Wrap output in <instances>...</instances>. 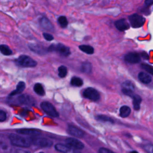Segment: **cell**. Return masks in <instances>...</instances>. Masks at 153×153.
<instances>
[{
  "label": "cell",
  "mask_w": 153,
  "mask_h": 153,
  "mask_svg": "<svg viewBox=\"0 0 153 153\" xmlns=\"http://www.w3.org/2000/svg\"><path fill=\"white\" fill-rule=\"evenodd\" d=\"M9 139L12 145L22 148L29 147L32 143L31 139L14 133L9 135Z\"/></svg>",
  "instance_id": "cell-1"
},
{
  "label": "cell",
  "mask_w": 153,
  "mask_h": 153,
  "mask_svg": "<svg viewBox=\"0 0 153 153\" xmlns=\"http://www.w3.org/2000/svg\"><path fill=\"white\" fill-rule=\"evenodd\" d=\"M47 49L48 51L49 52L57 51L61 56L65 57L69 56L71 53L70 48L61 43H59L57 44H51L47 48Z\"/></svg>",
  "instance_id": "cell-2"
},
{
  "label": "cell",
  "mask_w": 153,
  "mask_h": 153,
  "mask_svg": "<svg viewBox=\"0 0 153 153\" xmlns=\"http://www.w3.org/2000/svg\"><path fill=\"white\" fill-rule=\"evenodd\" d=\"M15 61L17 65L25 68H33L37 65L35 60L26 55L20 56Z\"/></svg>",
  "instance_id": "cell-3"
},
{
  "label": "cell",
  "mask_w": 153,
  "mask_h": 153,
  "mask_svg": "<svg viewBox=\"0 0 153 153\" xmlns=\"http://www.w3.org/2000/svg\"><path fill=\"white\" fill-rule=\"evenodd\" d=\"M128 20L131 26L134 28L140 27L145 22V18L137 14H133L128 17Z\"/></svg>",
  "instance_id": "cell-4"
},
{
  "label": "cell",
  "mask_w": 153,
  "mask_h": 153,
  "mask_svg": "<svg viewBox=\"0 0 153 153\" xmlns=\"http://www.w3.org/2000/svg\"><path fill=\"white\" fill-rule=\"evenodd\" d=\"M41 109L49 116L52 117H59V113L56 111L54 106L48 102H42L41 105Z\"/></svg>",
  "instance_id": "cell-5"
},
{
  "label": "cell",
  "mask_w": 153,
  "mask_h": 153,
  "mask_svg": "<svg viewBox=\"0 0 153 153\" xmlns=\"http://www.w3.org/2000/svg\"><path fill=\"white\" fill-rule=\"evenodd\" d=\"M82 94L85 98L94 102L97 101L100 99L99 93L97 90L92 87H88L85 88L83 91Z\"/></svg>",
  "instance_id": "cell-6"
},
{
  "label": "cell",
  "mask_w": 153,
  "mask_h": 153,
  "mask_svg": "<svg viewBox=\"0 0 153 153\" xmlns=\"http://www.w3.org/2000/svg\"><path fill=\"white\" fill-rule=\"evenodd\" d=\"M32 143L39 147L41 148H48L51 147L53 145V142L47 138L40 137L35 136L30 139Z\"/></svg>",
  "instance_id": "cell-7"
},
{
  "label": "cell",
  "mask_w": 153,
  "mask_h": 153,
  "mask_svg": "<svg viewBox=\"0 0 153 153\" xmlns=\"http://www.w3.org/2000/svg\"><path fill=\"white\" fill-rule=\"evenodd\" d=\"M17 102L19 104L22 105H30L33 106L35 105L36 102L33 97H32L31 96L28 94H22L20 95L17 97L16 99Z\"/></svg>",
  "instance_id": "cell-8"
},
{
  "label": "cell",
  "mask_w": 153,
  "mask_h": 153,
  "mask_svg": "<svg viewBox=\"0 0 153 153\" xmlns=\"http://www.w3.org/2000/svg\"><path fill=\"white\" fill-rule=\"evenodd\" d=\"M134 84L130 81H126L122 84V92L127 96L132 97L134 96Z\"/></svg>",
  "instance_id": "cell-9"
},
{
  "label": "cell",
  "mask_w": 153,
  "mask_h": 153,
  "mask_svg": "<svg viewBox=\"0 0 153 153\" xmlns=\"http://www.w3.org/2000/svg\"><path fill=\"white\" fill-rule=\"evenodd\" d=\"M66 145L72 148L76 149H81L84 147L82 142L74 137H68L65 140Z\"/></svg>",
  "instance_id": "cell-10"
},
{
  "label": "cell",
  "mask_w": 153,
  "mask_h": 153,
  "mask_svg": "<svg viewBox=\"0 0 153 153\" xmlns=\"http://www.w3.org/2000/svg\"><path fill=\"white\" fill-rule=\"evenodd\" d=\"M124 60L128 63H137L140 61V57L136 53H129L124 56Z\"/></svg>",
  "instance_id": "cell-11"
},
{
  "label": "cell",
  "mask_w": 153,
  "mask_h": 153,
  "mask_svg": "<svg viewBox=\"0 0 153 153\" xmlns=\"http://www.w3.org/2000/svg\"><path fill=\"white\" fill-rule=\"evenodd\" d=\"M17 132L20 134L32 136L34 137L37 136L41 134L40 130L35 128H21L17 130Z\"/></svg>",
  "instance_id": "cell-12"
},
{
  "label": "cell",
  "mask_w": 153,
  "mask_h": 153,
  "mask_svg": "<svg viewBox=\"0 0 153 153\" xmlns=\"http://www.w3.org/2000/svg\"><path fill=\"white\" fill-rule=\"evenodd\" d=\"M55 148L57 151L62 153H79L76 151L74 148L61 143H57L55 145Z\"/></svg>",
  "instance_id": "cell-13"
},
{
  "label": "cell",
  "mask_w": 153,
  "mask_h": 153,
  "mask_svg": "<svg viewBox=\"0 0 153 153\" xmlns=\"http://www.w3.org/2000/svg\"><path fill=\"white\" fill-rule=\"evenodd\" d=\"M28 47L30 48V50L33 52H35L36 54L42 55L44 54H46L48 51V49L45 48L44 47L41 46L38 44H28Z\"/></svg>",
  "instance_id": "cell-14"
},
{
  "label": "cell",
  "mask_w": 153,
  "mask_h": 153,
  "mask_svg": "<svg viewBox=\"0 0 153 153\" xmlns=\"http://www.w3.org/2000/svg\"><path fill=\"white\" fill-rule=\"evenodd\" d=\"M115 26L116 28L120 31H124L129 29L130 25L124 19H121L117 20L115 22Z\"/></svg>",
  "instance_id": "cell-15"
},
{
  "label": "cell",
  "mask_w": 153,
  "mask_h": 153,
  "mask_svg": "<svg viewBox=\"0 0 153 153\" xmlns=\"http://www.w3.org/2000/svg\"><path fill=\"white\" fill-rule=\"evenodd\" d=\"M68 132L72 136L76 137H82L84 135V132L81 129L73 126H69L68 127Z\"/></svg>",
  "instance_id": "cell-16"
},
{
  "label": "cell",
  "mask_w": 153,
  "mask_h": 153,
  "mask_svg": "<svg viewBox=\"0 0 153 153\" xmlns=\"http://www.w3.org/2000/svg\"><path fill=\"white\" fill-rule=\"evenodd\" d=\"M41 26L45 30L53 32L54 30V27L51 22L45 17H42L39 20Z\"/></svg>",
  "instance_id": "cell-17"
},
{
  "label": "cell",
  "mask_w": 153,
  "mask_h": 153,
  "mask_svg": "<svg viewBox=\"0 0 153 153\" xmlns=\"http://www.w3.org/2000/svg\"><path fill=\"white\" fill-rule=\"evenodd\" d=\"M25 87H26V84L23 81L19 82V83L16 86V88L9 94V96H14L19 94H20L21 93L23 92V91H24V90L25 89Z\"/></svg>",
  "instance_id": "cell-18"
},
{
  "label": "cell",
  "mask_w": 153,
  "mask_h": 153,
  "mask_svg": "<svg viewBox=\"0 0 153 153\" xmlns=\"http://www.w3.org/2000/svg\"><path fill=\"white\" fill-rule=\"evenodd\" d=\"M138 78L142 82L145 84H148L151 82L152 80L151 76L148 74L144 72H140L138 74Z\"/></svg>",
  "instance_id": "cell-19"
},
{
  "label": "cell",
  "mask_w": 153,
  "mask_h": 153,
  "mask_svg": "<svg viewBox=\"0 0 153 153\" xmlns=\"http://www.w3.org/2000/svg\"><path fill=\"white\" fill-rule=\"evenodd\" d=\"M133 108L136 110L138 111L140 109V103L142 102V99L141 97L137 95V94H135L134 95L133 97Z\"/></svg>",
  "instance_id": "cell-20"
},
{
  "label": "cell",
  "mask_w": 153,
  "mask_h": 153,
  "mask_svg": "<svg viewBox=\"0 0 153 153\" xmlns=\"http://www.w3.org/2000/svg\"><path fill=\"white\" fill-rule=\"evenodd\" d=\"M130 112H131L130 108L126 105L122 106L120 109V115L123 118H126L128 117L130 115Z\"/></svg>",
  "instance_id": "cell-21"
},
{
  "label": "cell",
  "mask_w": 153,
  "mask_h": 153,
  "mask_svg": "<svg viewBox=\"0 0 153 153\" xmlns=\"http://www.w3.org/2000/svg\"><path fill=\"white\" fill-rule=\"evenodd\" d=\"M81 70L84 73L90 74L92 70V65L90 62H83L81 66Z\"/></svg>",
  "instance_id": "cell-22"
},
{
  "label": "cell",
  "mask_w": 153,
  "mask_h": 153,
  "mask_svg": "<svg viewBox=\"0 0 153 153\" xmlns=\"http://www.w3.org/2000/svg\"><path fill=\"white\" fill-rule=\"evenodd\" d=\"M33 90L37 94L41 96H43L45 95V90H44L42 84H41L40 83H36L34 85Z\"/></svg>",
  "instance_id": "cell-23"
},
{
  "label": "cell",
  "mask_w": 153,
  "mask_h": 153,
  "mask_svg": "<svg viewBox=\"0 0 153 153\" xmlns=\"http://www.w3.org/2000/svg\"><path fill=\"white\" fill-rule=\"evenodd\" d=\"M79 48L82 51L88 54H92L94 53V50L93 47L87 45H81L79 46Z\"/></svg>",
  "instance_id": "cell-24"
},
{
  "label": "cell",
  "mask_w": 153,
  "mask_h": 153,
  "mask_svg": "<svg viewBox=\"0 0 153 153\" xmlns=\"http://www.w3.org/2000/svg\"><path fill=\"white\" fill-rule=\"evenodd\" d=\"M71 84L73 86L80 87L83 84V81L79 77L74 76L71 79Z\"/></svg>",
  "instance_id": "cell-25"
},
{
  "label": "cell",
  "mask_w": 153,
  "mask_h": 153,
  "mask_svg": "<svg viewBox=\"0 0 153 153\" xmlns=\"http://www.w3.org/2000/svg\"><path fill=\"white\" fill-rule=\"evenodd\" d=\"M0 50L1 53L5 56H10L13 53V51L10 48V47L4 44H2L0 45Z\"/></svg>",
  "instance_id": "cell-26"
},
{
  "label": "cell",
  "mask_w": 153,
  "mask_h": 153,
  "mask_svg": "<svg viewBox=\"0 0 153 153\" xmlns=\"http://www.w3.org/2000/svg\"><path fill=\"white\" fill-rule=\"evenodd\" d=\"M96 119L98 121H103V122H109V123H114V120L109 117L104 115H99L96 117Z\"/></svg>",
  "instance_id": "cell-27"
},
{
  "label": "cell",
  "mask_w": 153,
  "mask_h": 153,
  "mask_svg": "<svg viewBox=\"0 0 153 153\" xmlns=\"http://www.w3.org/2000/svg\"><path fill=\"white\" fill-rule=\"evenodd\" d=\"M67 68L65 66H60L58 68V75L60 78H64L67 75Z\"/></svg>",
  "instance_id": "cell-28"
},
{
  "label": "cell",
  "mask_w": 153,
  "mask_h": 153,
  "mask_svg": "<svg viewBox=\"0 0 153 153\" xmlns=\"http://www.w3.org/2000/svg\"><path fill=\"white\" fill-rule=\"evenodd\" d=\"M57 22L59 23V25H60V26L63 28L66 27L68 25V21L65 16H60L57 19Z\"/></svg>",
  "instance_id": "cell-29"
},
{
  "label": "cell",
  "mask_w": 153,
  "mask_h": 153,
  "mask_svg": "<svg viewBox=\"0 0 153 153\" xmlns=\"http://www.w3.org/2000/svg\"><path fill=\"white\" fill-rule=\"evenodd\" d=\"M141 67L142 69L153 75V66L148 64H142Z\"/></svg>",
  "instance_id": "cell-30"
},
{
  "label": "cell",
  "mask_w": 153,
  "mask_h": 153,
  "mask_svg": "<svg viewBox=\"0 0 153 153\" xmlns=\"http://www.w3.org/2000/svg\"><path fill=\"white\" fill-rule=\"evenodd\" d=\"M143 149L147 153H153V144L147 143L143 146Z\"/></svg>",
  "instance_id": "cell-31"
},
{
  "label": "cell",
  "mask_w": 153,
  "mask_h": 153,
  "mask_svg": "<svg viewBox=\"0 0 153 153\" xmlns=\"http://www.w3.org/2000/svg\"><path fill=\"white\" fill-rule=\"evenodd\" d=\"M43 36L44 38L47 40V41H52L53 39H54V37L52 35H51L50 33H43Z\"/></svg>",
  "instance_id": "cell-32"
},
{
  "label": "cell",
  "mask_w": 153,
  "mask_h": 153,
  "mask_svg": "<svg viewBox=\"0 0 153 153\" xmlns=\"http://www.w3.org/2000/svg\"><path fill=\"white\" fill-rule=\"evenodd\" d=\"M7 118V114L6 113L2 111V110H1L0 111V121L2 122L4 121H5Z\"/></svg>",
  "instance_id": "cell-33"
},
{
  "label": "cell",
  "mask_w": 153,
  "mask_h": 153,
  "mask_svg": "<svg viewBox=\"0 0 153 153\" xmlns=\"http://www.w3.org/2000/svg\"><path fill=\"white\" fill-rule=\"evenodd\" d=\"M99 153H114L113 151L105 148H101L99 149Z\"/></svg>",
  "instance_id": "cell-34"
},
{
  "label": "cell",
  "mask_w": 153,
  "mask_h": 153,
  "mask_svg": "<svg viewBox=\"0 0 153 153\" xmlns=\"http://www.w3.org/2000/svg\"><path fill=\"white\" fill-rule=\"evenodd\" d=\"M153 4V0H146L145 1V5L146 7L151 5Z\"/></svg>",
  "instance_id": "cell-35"
},
{
  "label": "cell",
  "mask_w": 153,
  "mask_h": 153,
  "mask_svg": "<svg viewBox=\"0 0 153 153\" xmlns=\"http://www.w3.org/2000/svg\"><path fill=\"white\" fill-rule=\"evenodd\" d=\"M16 153H30L29 152L27 151H25L23 149H18L16 152Z\"/></svg>",
  "instance_id": "cell-36"
},
{
  "label": "cell",
  "mask_w": 153,
  "mask_h": 153,
  "mask_svg": "<svg viewBox=\"0 0 153 153\" xmlns=\"http://www.w3.org/2000/svg\"><path fill=\"white\" fill-rule=\"evenodd\" d=\"M142 57L144 58V59H148V56L147 55V54H146V53H142Z\"/></svg>",
  "instance_id": "cell-37"
},
{
  "label": "cell",
  "mask_w": 153,
  "mask_h": 153,
  "mask_svg": "<svg viewBox=\"0 0 153 153\" xmlns=\"http://www.w3.org/2000/svg\"><path fill=\"white\" fill-rule=\"evenodd\" d=\"M130 153H138V152L136 151H131L130 152Z\"/></svg>",
  "instance_id": "cell-38"
},
{
  "label": "cell",
  "mask_w": 153,
  "mask_h": 153,
  "mask_svg": "<svg viewBox=\"0 0 153 153\" xmlns=\"http://www.w3.org/2000/svg\"><path fill=\"white\" fill-rule=\"evenodd\" d=\"M39 153H43V152H39Z\"/></svg>",
  "instance_id": "cell-39"
},
{
  "label": "cell",
  "mask_w": 153,
  "mask_h": 153,
  "mask_svg": "<svg viewBox=\"0 0 153 153\" xmlns=\"http://www.w3.org/2000/svg\"></svg>",
  "instance_id": "cell-40"
}]
</instances>
